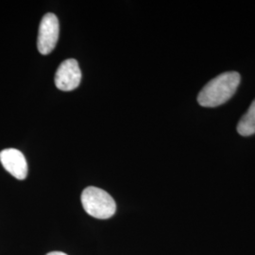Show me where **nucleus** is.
<instances>
[{"label":"nucleus","instance_id":"f257e3e1","mask_svg":"<svg viewBox=\"0 0 255 255\" xmlns=\"http://www.w3.org/2000/svg\"><path fill=\"white\" fill-rule=\"evenodd\" d=\"M240 79V75L235 71L220 74L210 81L200 92L198 96L199 104L207 108L224 104L236 94Z\"/></svg>","mask_w":255,"mask_h":255},{"label":"nucleus","instance_id":"f03ea898","mask_svg":"<svg viewBox=\"0 0 255 255\" xmlns=\"http://www.w3.org/2000/svg\"><path fill=\"white\" fill-rule=\"evenodd\" d=\"M82 204L85 212L96 219H110L117 211V204L113 197L95 186H89L83 190Z\"/></svg>","mask_w":255,"mask_h":255},{"label":"nucleus","instance_id":"7ed1b4c3","mask_svg":"<svg viewBox=\"0 0 255 255\" xmlns=\"http://www.w3.org/2000/svg\"><path fill=\"white\" fill-rule=\"evenodd\" d=\"M60 33L59 20L54 13H46L41 20L38 38L37 47L41 54L47 55L54 49L57 45Z\"/></svg>","mask_w":255,"mask_h":255},{"label":"nucleus","instance_id":"20e7f679","mask_svg":"<svg viewBox=\"0 0 255 255\" xmlns=\"http://www.w3.org/2000/svg\"><path fill=\"white\" fill-rule=\"evenodd\" d=\"M82 81V71L78 62L68 59L60 64L55 75V85L62 91H72Z\"/></svg>","mask_w":255,"mask_h":255},{"label":"nucleus","instance_id":"39448f33","mask_svg":"<svg viewBox=\"0 0 255 255\" xmlns=\"http://www.w3.org/2000/svg\"><path fill=\"white\" fill-rule=\"evenodd\" d=\"M0 162L3 167L18 180L27 176V163L24 154L16 148H6L0 152Z\"/></svg>","mask_w":255,"mask_h":255},{"label":"nucleus","instance_id":"423d86ee","mask_svg":"<svg viewBox=\"0 0 255 255\" xmlns=\"http://www.w3.org/2000/svg\"><path fill=\"white\" fill-rule=\"evenodd\" d=\"M237 131L242 136H251L255 133V100L237 125Z\"/></svg>","mask_w":255,"mask_h":255},{"label":"nucleus","instance_id":"0eeeda50","mask_svg":"<svg viewBox=\"0 0 255 255\" xmlns=\"http://www.w3.org/2000/svg\"><path fill=\"white\" fill-rule=\"evenodd\" d=\"M67 255L66 254H64V253H62V252H51V253H48L47 255Z\"/></svg>","mask_w":255,"mask_h":255}]
</instances>
